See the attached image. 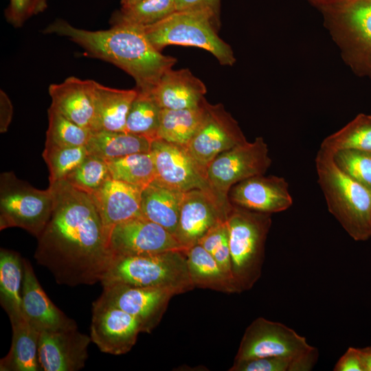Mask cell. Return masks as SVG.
<instances>
[{
	"mask_svg": "<svg viewBox=\"0 0 371 371\" xmlns=\"http://www.w3.org/2000/svg\"><path fill=\"white\" fill-rule=\"evenodd\" d=\"M53 209L34 254L57 283L69 286L101 281L112 254L92 197L67 181L49 184Z\"/></svg>",
	"mask_w": 371,
	"mask_h": 371,
	"instance_id": "obj_1",
	"label": "cell"
},
{
	"mask_svg": "<svg viewBox=\"0 0 371 371\" xmlns=\"http://www.w3.org/2000/svg\"><path fill=\"white\" fill-rule=\"evenodd\" d=\"M67 37L91 56L109 62L131 76L138 91L151 93L177 59L166 56L148 41L142 27L114 24L110 29L90 31L57 19L44 30Z\"/></svg>",
	"mask_w": 371,
	"mask_h": 371,
	"instance_id": "obj_2",
	"label": "cell"
},
{
	"mask_svg": "<svg viewBox=\"0 0 371 371\" xmlns=\"http://www.w3.org/2000/svg\"><path fill=\"white\" fill-rule=\"evenodd\" d=\"M315 168L330 213L353 240H368L371 237V192L346 174L330 151L319 148Z\"/></svg>",
	"mask_w": 371,
	"mask_h": 371,
	"instance_id": "obj_3",
	"label": "cell"
},
{
	"mask_svg": "<svg viewBox=\"0 0 371 371\" xmlns=\"http://www.w3.org/2000/svg\"><path fill=\"white\" fill-rule=\"evenodd\" d=\"M102 286L126 284L161 288L175 295L192 291L185 250L144 255H113L100 281Z\"/></svg>",
	"mask_w": 371,
	"mask_h": 371,
	"instance_id": "obj_4",
	"label": "cell"
},
{
	"mask_svg": "<svg viewBox=\"0 0 371 371\" xmlns=\"http://www.w3.org/2000/svg\"><path fill=\"white\" fill-rule=\"evenodd\" d=\"M220 19L211 12L192 10L176 11L142 29L159 51L170 45L199 47L211 53L221 65L232 66L236 62L234 54L218 35Z\"/></svg>",
	"mask_w": 371,
	"mask_h": 371,
	"instance_id": "obj_5",
	"label": "cell"
},
{
	"mask_svg": "<svg viewBox=\"0 0 371 371\" xmlns=\"http://www.w3.org/2000/svg\"><path fill=\"white\" fill-rule=\"evenodd\" d=\"M271 216L234 205L227 214L232 271L239 293L251 289L261 276Z\"/></svg>",
	"mask_w": 371,
	"mask_h": 371,
	"instance_id": "obj_6",
	"label": "cell"
},
{
	"mask_svg": "<svg viewBox=\"0 0 371 371\" xmlns=\"http://www.w3.org/2000/svg\"><path fill=\"white\" fill-rule=\"evenodd\" d=\"M321 12L345 63L371 80V0H344Z\"/></svg>",
	"mask_w": 371,
	"mask_h": 371,
	"instance_id": "obj_7",
	"label": "cell"
},
{
	"mask_svg": "<svg viewBox=\"0 0 371 371\" xmlns=\"http://www.w3.org/2000/svg\"><path fill=\"white\" fill-rule=\"evenodd\" d=\"M52 190H38L12 172L0 177V229L20 227L38 238L52 214Z\"/></svg>",
	"mask_w": 371,
	"mask_h": 371,
	"instance_id": "obj_8",
	"label": "cell"
},
{
	"mask_svg": "<svg viewBox=\"0 0 371 371\" xmlns=\"http://www.w3.org/2000/svg\"><path fill=\"white\" fill-rule=\"evenodd\" d=\"M271 164L268 146L262 137H257L218 155L207 166L205 177L221 203L231 208V188L248 178L265 175Z\"/></svg>",
	"mask_w": 371,
	"mask_h": 371,
	"instance_id": "obj_9",
	"label": "cell"
},
{
	"mask_svg": "<svg viewBox=\"0 0 371 371\" xmlns=\"http://www.w3.org/2000/svg\"><path fill=\"white\" fill-rule=\"evenodd\" d=\"M316 349L290 327L260 317L245 330L234 362L267 357H298Z\"/></svg>",
	"mask_w": 371,
	"mask_h": 371,
	"instance_id": "obj_10",
	"label": "cell"
},
{
	"mask_svg": "<svg viewBox=\"0 0 371 371\" xmlns=\"http://www.w3.org/2000/svg\"><path fill=\"white\" fill-rule=\"evenodd\" d=\"M238 122L222 104L205 102L203 120L188 144V152L205 173L221 153L247 142Z\"/></svg>",
	"mask_w": 371,
	"mask_h": 371,
	"instance_id": "obj_11",
	"label": "cell"
},
{
	"mask_svg": "<svg viewBox=\"0 0 371 371\" xmlns=\"http://www.w3.org/2000/svg\"><path fill=\"white\" fill-rule=\"evenodd\" d=\"M156 181L172 189L186 192L199 190L227 211L210 188L205 173L199 167L185 146L156 139L151 143Z\"/></svg>",
	"mask_w": 371,
	"mask_h": 371,
	"instance_id": "obj_12",
	"label": "cell"
},
{
	"mask_svg": "<svg viewBox=\"0 0 371 371\" xmlns=\"http://www.w3.org/2000/svg\"><path fill=\"white\" fill-rule=\"evenodd\" d=\"M142 328L139 322L100 297L92 305L90 337L101 352L113 355L129 352Z\"/></svg>",
	"mask_w": 371,
	"mask_h": 371,
	"instance_id": "obj_13",
	"label": "cell"
},
{
	"mask_svg": "<svg viewBox=\"0 0 371 371\" xmlns=\"http://www.w3.org/2000/svg\"><path fill=\"white\" fill-rule=\"evenodd\" d=\"M113 255H144L186 249L174 235L161 225L144 217L116 225L109 238Z\"/></svg>",
	"mask_w": 371,
	"mask_h": 371,
	"instance_id": "obj_14",
	"label": "cell"
},
{
	"mask_svg": "<svg viewBox=\"0 0 371 371\" xmlns=\"http://www.w3.org/2000/svg\"><path fill=\"white\" fill-rule=\"evenodd\" d=\"M172 292L154 287L113 284L103 287L100 298L135 317L144 333H150L160 322Z\"/></svg>",
	"mask_w": 371,
	"mask_h": 371,
	"instance_id": "obj_15",
	"label": "cell"
},
{
	"mask_svg": "<svg viewBox=\"0 0 371 371\" xmlns=\"http://www.w3.org/2000/svg\"><path fill=\"white\" fill-rule=\"evenodd\" d=\"M90 335L77 328L40 332L38 362L43 371H77L88 358Z\"/></svg>",
	"mask_w": 371,
	"mask_h": 371,
	"instance_id": "obj_16",
	"label": "cell"
},
{
	"mask_svg": "<svg viewBox=\"0 0 371 371\" xmlns=\"http://www.w3.org/2000/svg\"><path fill=\"white\" fill-rule=\"evenodd\" d=\"M229 199L234 205L270 214L285 211L293 204L287 181L274 175H256L235 184Z\"/></svg>",
	"mask_w": 371,
	"mask_h": 371,
	"instance_id": "obj_17",
	"label": "cell"
},
{
	"mask_svg": "<svg viewBox=\"0 0 371 371\" xmlns=\"http://www.w3.org/2000/svg\"><path fill=\"white\" fill-rule=\"evenodd\" d=\"M229 212L199 190L184 192L175 238L186 249L218 222L226 220Z\"/></svg>",
	"mask_w": 371,
	"mask_h": 371,
	"instance_id": "obj_18",
	"label": "cell"
},
{
	"mask_svg": "<svg viewBox=\"0 0 371 371\" xmlns=\"http://www.w3.org/2000/svg\"><path fill=\"white\" fill-rule=\"evenodd\" d=\"M21 297L23 315L38 331L77 328L76 322L49 300L40 285L32 265L25 259Z\"/></svg>",
	"mask_w": 371,
	"mask_h": 371,
	"instance_id": "obj_19",
	"label": "cell"
},
{
	"mask_svg": "<svg viewBox=\"0 0 371 371\" xmlns=\"http://www.w3.org/2000/svg\"><path fill=\"white\" fill-rule=\"evenodd\" d=\"M95 82L71 76L60 83L50 85V106L79 126L95 132Z\"/></svg>",
	"mask_w": 371,
	"mask_h": 371,
	"instance_id": "obj_20",
	"label": "cell"
},
{
	"mask_svg": "<svg viewBox=\"0 0 371 371\" xmlns=\"http://www.w3.org/2000/svg\"><path fill=\"white\" fill-rule=\"evenodd\" d=\"M142 192V190L134 186L111 179L90 195L100 214L108 243L116 225L133 218L143 217Z\"/></svg>",
	"mask_w": 371,
	"mask_h": 371,
	"instance_id": "obj_21",
	"label": "cell"
},
{
	"mask_svg": "<svg viewBox=\"0 0 371 371\" xmlns=\"http://www.w3.org/2000/svg\"><path fill=\"white\" fill-rule=\"evenodd\" d=\"M205 84L188 69L164 74L151 94L161 109H183L198 107L205 100Z\"/></svg>",
	"mask_w": 371,
	"mask_h": 371,
	"instance_id": "obj_22",
	"label": "cell"
},
{
	"mask_svg": "<svg viewBox=\"0 0 371 371\" xmlns=\"http://www.w3.org/2000/svg\"><path fill=\"white\" fill-rule=\"evenodd\" d=\"M12 328L10 349L0 361L1 371H40L38 331L23 314L10 317Z\"/></svg>",
	"mask_w": 371,
	"mask_h": 371,
	"instance_id": "obj_23",
	"label": "cell"
},
{
	"mask_svg": "<svg viewBox=\"0 0 371 371\" xmlns=\"http://www.w3.org/2000/svg\"><path fill=\"white\" fill-rule=\"evenodd\" d=\"M183 194L184 192L155 180L142 192L143 217L161 225L175 236Z\"/></svg>",
	"mask_w": 371,
	"mask_h": 371,
	"instance_id": "obj_24",
	"label": "cell"
},
{
	"mask_svg": "<svg viewBox=\"0 0 371 371\" xmlns=\"http://www.w3.org/2000/svg\"><path fill=\"white\" fill-rule=\"evenodd\" d=\"M137 93L136 89H115L95 81L96 131H124L129 110Z\"/></svg>",
	"mask_w": 371,
	"mask_h": 371,
	"instance_id": "obj_25",
	"label": "cell"
},
{
	"mask_svg": "<svg viewBox=\"0 0 371 371\" xmlns=\"http://www.w3.org/2000/svg\"><path fill=\"white\" fill-rule=\"evenodd\" d=\"M185 254L189 276L194 287L239 293L234 279L202 246L196 244L186 249Z\"/></svg>",
	"mask_w": 371,
	"mask_h": 371,
	"instance_id": "obj_26",
	"label": "cell"
},
{
	"mask_svg": "<svg viewBox=\"0 0 371 371\" xmlns=\"http://www.w3.org/2000/svg\"><path fill=\"white\" fill-rule=\"evenodd\" d=\"M152 140L126 131H99L91 133L85 146L89 155L104 161L150 152Z\"/></svg>",
	"mask_w": 371,
	"mask_h": 371,
	"instance_id": "obj_27",
	"label": "cell"
},
{
	"mask_svg": "<svg viewBox=\"0 0 371 371\" xmlns=\"http://www.w3.org/2000/svg\"><path fill=\"white\" fill-rule=\"evenodd\" d=\"M23 259L13 251H0V302L9 318L22 315Z\"/></svg>",
	"mask_w": 371,
	"mask_h": 371,
	"instance_id": "obj_28",
	"label": "cell"
},
{
	"mask_svg": "<svg viewBox=\"0 0 371 371\" xmlns=\"http://www.w3.org/2000/svg\"><path fill=\"white\" fill-rule=\"evenodd\" d=\"M206 101L195 108L162 109L157 139L186 146L203 120Z\"/></svg>",
	"mask_w": 371,
	"mask_h": 371,
	"instance_id": "obj_29",
	"label": "cell"
},
{
	"mask_svg": "<svg viewBox=\"0 0 371 371\" xmlns=\"http://www.w3.org/2000/svg\"><path fill=\"white\" fill-rule=\"evenodd\" d=\"M112 179L144 190L156 179L150 152L138 153L106 161Z\"/></svg>",
	"mask_w": 371,
	"mask_h": 371,
	"instance_id": "obj_30",
	"label": "cell"
},
{
	"mask_svg": "<svg viewBox=\"0 0 371 371\" xmlns=\"http://www.w3.org/2000/svg\"><path fill=\"white\" fill-rule=\"evenodd\" d=\"M321 148L335 154L341 150L371 152V115L360 113L322 141Z\"/></svg>",
	"mask_w": 371,
	"mask_h": 371,
	"instance_id": "obj_31",
	"label": "cell"
},
{
	"mask_svg": "<svg viewBox=\"0 0 371 371\" xmlns=\"http://www.w3.org/2000/svg\"><path fill=\"white\" fill-rule=\"evenodd\" d=\"M161 109L151 93L138 91L129 110L124 131L152 141L156 139Z\"/></svg>",
	"mask_w": 371,
	"mask_h": 371,
	"instance_id": "obj_32",
	"label": "cell"
},
{
	"mask_svg": "<svg viewBox=\"0 0 371 371\" xmlns=\"http://www.w3.org/2000/svg\"><path fill=\"white\" fill-rule=\"evenodd\" d=\"M177 11L175 0H143L122 7L113 14L112 24L146 27L159 22Z\"/></svg>",
	"mask_w": 371,
	"mask_h": 371,
	"instance_id": "obj_33",
	"label": "cell"
},
{
	"mask_svg": "<svg viewBox=\"0 0 371 371\" xmlns=\"http://www.w3.org/2000/svg\"><path fill=\"white\" fill-rule=\"evenodd\" d=\"M47 113L45 146L70 147L87 145L91 131L69 120L51 106Z\"/></svg>",
	"mask_w": 371,
	"mask_h": 371,
	"instance_id": "obj_34",
	"label": "cell"
},
{
	"mask_svg": "<svg viewBox=\"0 0 371 371\" xmlns=\"http://www.w3.org/2000/svg\"><path fill=\"white\" fill-rule=\"evenodd\" d=\"M319 359L317 348L298 357H267L234 362L229 371H310Z\"/></svg>",
	"mask_w": 371,
	"mask_h": 371,
	"instance_id": "obj_35",
	"label": "cell"
},
{
	"mask_svg": "<svg viewBox=\"0 0 371 371\" xmlns=\"http://www.w3.org/2000/svg\"><path fill=\"white\" fill-rule=\"evenodd\" d=\"M85 146H45L43 157L49 172V184L65 181L88 155Z\"/></svg>",
	"mask_w": 371,
	"mask_h": 371,
	"instance_id": "obj_36",
	"label": "cell"
},
{
	"mask_svg": "<svg viewBox=\"0 0 371 371\" xmlns=\"http://www.w3.org/2000/svg\"><path fill=\"white\" fill-rule=\"evenodd\" d=\"M111 179L112 177L106 161L88 155L65 181L77 189L91 195Z\"/></svg>",
	"mask_w": 371,
	"mask_h": 371,
	"instance_id": "obj_37",
	"label": "cell"
},
{
	"mask_svg": "<svg viewBox=\"0 0 371 371\" xmlns=\"http://www.w3.org/2000/svg\"><path fill=\"white\" fill-rule=\"evenodd\" d=\"M334 159L346 174L371 192V152L341 150L334 154Z\"/></svg>",
	"mask_w": 371,
	"mask_h": 371,
	"instance_id": "obj_38",
	"label": "cell"
},
{
	"mask_svg": "<svg viewBox=\"0 0 371 371\" xmlns=\"http://www.w3.org/2000/svg\"><path fill=\"white\" fill-rule=\"evenodd\" d=\"M8 21L16 27H19L32 16L30 0H10L5 10Z\"/></svg>",
	"mask_w": 371,
	"mask_h": 371,
	"instance_id": "obj_39",
	"label": "cell"
},
{
	"mask_svg": "<svg viewBox=\"0 0 371 371\" xmlns=\"http://www.w3.org/2000/svg\"><path fill=\"white\" fill-rule=\"evenodd\" d=\"M333 370L364 371L359 348H348L336 362Z\"/></svg>",
	"mask_w": 371,
	"mask_h": 371,
	"instance_id": "obj_40",
	"label": "cell"
},
{
	"mask_svg": "<svg viewBox=\"0 0 371 371\" xmlns=\"http://www.w3.org/2000/svg\"><path fill=\"white\" fill-rule=\"evenodd\" d=\"M177 11L207 10L220 19L221 0H175Z\"/></svg>",
	"mask_w": 371,
	"mask_h": 371,
	"instance_id": "obj_41",
	"label": "cell"
},
{
	"mask_svg": "<svg viewBox=\"0 0 371 371\" xmlns=\"http://www.w3.org/2000/svg\"><path fill=\"white\" fill-rule=\"evenodd\" d=\"M1 103V122L0 130L1 133L7 131L12 119L13 109L11 102L4 91L1 90L0 94Z\"/></svg>",
	"mask_w": 371,
	"mask_h": 371,
	"instance_id": "obj_42",
	"label": "cell"
},
{
	"mask_svg": "<svg viewBox=\"0 0 371 371\" xmlns=\"http://www.w3.org/2000/svg\"><path fill=\"white\" fill-rule=\"evenodd\" d=\"M364 371H371V346L359 348Z\"/></svg>",
	"mask_w": 371,
	"mask_h": 371,
	"instance_id": "obj_43",
	"label": "cell"
},
{
	"mask_svg": "<svg viewBox=\"0 0 371 371\" xmlns=\"http://www.w3.org/2000/svg\"><path fill=\"white\" fill-rule=\"evenodd\" d=\"M30 1L32 15L43 12L47 7V0H30Z\"/></svg>",
	"mask_w": 371,
	"mask_h": 371,
	"instance_id": "obj_44",
	"label": "cell"
},
{
	"mask_svg": "<svg viewBox=\"0 0 371 371\" xmlns=\"http://www.w3.org/2000/svg\"><path fill=\"white\" fill-rule=\"evenodd\" d=\"M311 4L322 10L324 8L335 5L344 0H307Z\"/></svg>",
	"mask_w": 371,
	"mask_h": 371,
	"instance_id": "obj_45",
	"label": "cell"
},
{
	"mask_svg": "<svg viewBox=\"0 0 371 371\" xmlns=\"http://www.w3.org/2000/svg\"><path fill=\"white\" fill-rule=\"evenodd\" d=\"M142 1L143 0H121L120 3L122 7H126Z\"/></svg>",
	"mask_w": 371,
	"mask_h": 371,
	"instance_id": "obj_46",
	"label": "cell"
}]
</instances>
